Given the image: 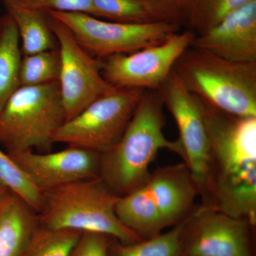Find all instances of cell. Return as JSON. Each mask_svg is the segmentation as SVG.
I'll return each instance as SVG.
<instances>
[{"label":"cell","mask_w":256,"mask_h":256,"mask_svg":"<svg viewBox=\"0 0 256 256\" xmlns=\"http://www.w3.org/2000/svg\"><path fill=\"white\" fill-rule=\"evenodd\" d=\"M174 70L206 105L234 116L256 117V62H230L190 46Z\"/></svg>","instance_id":"obj_5"},{"label":"cell","mask_w":256,"mask_h":256,"mask_svg":"<svg viewBox=\"0 0 256 256\" xmlns=\"http://www.w3.org/2000/svg\"><path fill=\"white\" fill-rule=\"evenodd\" d=\"M198 188L184 162L160 166L142 186L120 197V220L143 239L162 233L184 220L194 208Z\"/></svg>","instance_id":"obj_3"},{"label":"cell","mask_w":256,"mask_h":256,"mask_svg":"<svg viewBox=\"0 0 256 256\" xmlns=\"http://www.w3.org/2000/svg\"><path fill=\"white\" fill-rule=\"evenodd\" d=\"M146 5L162 22L182 26L180 0H138Z\"/></svg>","instance_id":"obj_26"},{"label":"cell","mask_w":256,"mask_h":256,"mask_svg":"<svg viewBox=\"0 0 256 256\" xmlns=\"http://www.w3.org/2000/svg\"><path fill=\"white\" fill-rule=\"evenodd\" d=\"M0 182L14 192L37 213L41 210L42 193L8 153L0 149Z\"/></svg>","instance_id":"obj_23"},{"label":"cell","mask_w":256,"mask_h":256,"mask_svg":"<svg viewBox=\"0 0 256 256\" xmlns=\"http://www.w3.org/2000/svg\"><path fill=\"white\" fill-rule=\"evenodd\" d=\"M65 122L58 82L18 87L0 112V146L8 154L50 152Z\"/></svg>","instance_id":"obj_6"},{"label":"cell","mask_w":256,"mask_h":256,"mask_svg":"<svg viewBox=\"0 0 256 256\" xmlns=\"http://www.w3.org/2000/svg\"><path fill=\"white\" fill-rule=\"evenodd\" d=\"M9 190H10L8 186H5L4 184L0 182V207H1L4 196H6V193L9 192Z\"/></svg>","instance_id":"obj_27"},{"label":"cell","mask_w":256,"mask_h":256,"mask_svg":"<svg viewBox=\"0 0 256 256\" xmlns=\"http://www.w3.org/2000/svg\"><path fill=\"white\" fill-rule=\"evenodd\" d=\"M252 0H180L182 26L196 35L218 25L227 15Z\"/></svg>","instance_id":"obj_19"},{"label":"cell","mask_w":256,"mask_h":256,"mask_svg":"<svg viewBox=\"0 0 256 256\" xmlns=\"http://www.w3.org/2000/svg\"><path fill=\"white\" fill-rule=\"evenodd\" d=\"M8 154L41 191L100 175L101 154L82 148L68 146L56 152L28 150Z\"/></svg>","instance_id":"obj_13"},{"label":"cell","mask_w":256,"mask_h":256,"mask_svg":"<svg viewBox=\"0 0 256 256\" xmlns=\"http://www.w3.org/2000/svg\"><path fill=\"white\" fill-rule=\"evenodd\" d=\"M158 92L176 122L184 162L188 165L200 196L206 182L208 158L203 102L188 90L174 68Z\"/></svg>","instance_id":"obj_11"},{"label":"cell","mask_w":256,"mask_h":256,"mask_svg":"<svg viewBox=\"0 0 256 256\" xmlns=\"http://www.w3.org/2000/svg\"><path fill=\"white\" fill-rule=\"evenodd\" d=\"M68 26L84 50L98 60L126 54L160 44L180 31L178 24L160 22L130 24L106 22L80 12L46 11Z\"/></svg>","instance_id":"obj_8"},{"label":"cell","mask_w":256,"mask_h":256,"mask_svg":"<svg viewBox=\"0 0 256 256\" xmlns=\"http://www.w3.org/2000/svg\"><path fill=\"white\" fill-rule=\"evenodd\" d=\"M254 228L245 218L195 206L186 218L184 256H254Z\"/></svg>","instance_id":"obj_12"},{"label":"cell","mask_w":256,"mask_h":256,"mask_svg":"<svg viewBox=\"0 0 256 256\" xmlns=\"http://www.w3.org/2000/svg\"><path fill=\"white\" fill-rule=\"evenodd\" d=\"M40 225L50 230L72 229L107 234L122 244L143 240L116 213L120 198L100 178L42 190Z\"/></svg>","instance_id":"obj_4"},{"label":"cell","mask_w":256,"mask_h":256,"mask_svg":"<svg viewBox=\"0 0 256 256\" xmlns=\"http://www.w3.org/2000/svg\"><path fill=\"white\" fill-rule=\"evenodd\" d=\"M82 232L50 230L40 226L21 256H70Z\"/></svg>","instance_id":"obj_21"},{"label":"cell","mask_w":256,"mask_h":256,"mask_svg":"<svg viewBox=\"0 0 256 256\" xmlns=\"http://www.w3.org/2000/svg\"><path fill=\"white\" fill-rule=\"evenodd\" d=\"M195 36L192 30L180 31L160 44L106 57L102 60V76L118 88L158 92Z\"/></svg>","instance_id":"obj_10"},{"label":"cell","mask_w":256,"mask_h":256,"mask_svg":"<svg viewBox=\"0 0 256 256\" xmlns=\"http://www.w3.org/2000/svg\"><path fill=\"white\" fill-rule=\"evenodd\" d=\"M48 24L58 42L60 58V96L66 122L88 106L118 88L102 76V60L94 58L82 48L68 26L47 14Z\"/></svg>","instance_id":"obj_9"},{"label":"cell","mask_w":256,"mask_h":256,"mask_svg":"<svg viewBox=\"0 0 256 256\" xmlns=\"http://www.w3.org/2000/svg\"><path fill=\"white\" fill-rule=\"evenodd\" d=\"M3 2L6 14L16 24L24 56L58 48L45 12L23 8L13 0H3Z\"/></svg>","instance_id":"obj_16"},{"label":"cell","mask_w":256,"mask_h":256,"mask_svg":"<svg viewBox=\"0 0 256 256\" xmlns=\"http://www.w3.org/2000/svg\"><path fill=\"white\" fill-rule=\"evenodd\" d=\"M28 9L62 12H80L94 16L92 0H13Z\"/></svg>","instance_id":"obj_24"},{"label":"cell","mask_w":256,"mask_h":256,"mask_svg":"<svg viewBox=\"0 0 256 256\" xmlns=\"http://www.w3.org/2000/svg\"><path fill=\"white\" fill-rule=\"evenodd\" d=\"M164 108L158 92L144 90L118 143L101 154L99 178L118 196L129 194L148 181L150 165L160 150L173 152L183 160L178 140H169L163 132Z\"/></svg>","instance_id":"obj_2"},{"label":"cell","mask_w":256,"mask_h":256,"mask_svg":"<svg viewBox=\"0 0 256 256\" xmlns=\"http://www.w3.org/2000/svg\"><path fill=\"white\" fill-rule=\"evenodd\" d=\"M40 226L36 210L9 190L0 207V256H21Z\"/></svg>","instance_id":"obj_15"},{"label":"cell","mask_w":256,"mask_h":256,"mask_svg":"<svg viewBox=\"0 0 256 256\" xmlns=\"http://www.w3.org/2000/svg\"><path fill=\"white\" fill-rule=\"evenodd\" d=\"M20 34L13 18L0 16V112L20 86Z\"/></svg>","instance_id":"obj_17"},{"label":"cell","mask_w":256,"mask_h":256,"mask_svg":"<svg viewBox=\"0 0 256 256\" xmlns=\"http://www.w3.org/2000/svg\"><path fill=\"white\" fill-rule=\"evenodd\" d=\"M186 218L165 233L133 244L112 238L108 256H184Z\"/></svg>","instance_id":"obj_18"},{"label":"cell","mask_w":256,"mask_h":256,"mask_svg":"<svg viewBox=\"0 0 256 256\" xmlns=\"http://www.w3.org/2000/svg\"><path fill=\"white\" fill-rule=\"evenodd\" d=\"M60 68L58 47L24 56L20 63V86H34L58 82Z\"/></svg>","instance_id":"obj_22"},{"label":"cell","mask_w":256,"mask_h":256,"mask_svg":"<svg viewBox=\"0 0 256 256\" xmlns=\"http://www.w3.org/2000/svg\"><path fill=\"white\" fill-rule=\"evenodd\" d=\"M94 16L114 22L146 24L161 20L138 0H92Z\"/></svg>","instance_id":"obj_20"},{"label":"cell","mask_w":256,"mask_h":256,"mask_svg":"<svg viewBox=\"0 0 256 256\" xmlns=\"http://www.w3.org/2000/svg\"><path fill=\"white\" fill-rule=\"evenodd\" d=\"M191 46L230 62H256V0L234 10L210 31L196 35Z\"/></svg>","instance_id":"obj_14"},{"label":"cell","mask_w":256,"mask_h":256,"mask_svg":"<svg viewBox=\"0 0 256 256\" xmlns=\"http://www.w3.org/2000/svg\"><path fill=\"white\" fill-rule=\"evenodd\" d=\"M203 106L208 158L202 205L245 218L255 228L256 117Z\"/></svg>","instance_id":"obj_1"},{"label":"cell","mask_w":256,"mask_h":256,"mask_svg":"<svg viewBox=\"0 0 256 256\" xmlns=\"http://www.w3.org/2000/svg\"><path fill=\"white\" fill-rule=\"evenodd\" d=\"M114 237L98 232H82L70 256H108V249Z\"/></svg>","instance_id":"obj_25"},{"label":"cell","mask_w":256,"mask_h":256,"mask_svg":"<svg viewBox=\"0 0 256 256\" xmlns=\"http://www.w3.org/2000/svg\"><path fill=\"white\" fill-rule=\"evenodd\" d=\"M144 90L117 88L99 98L56 132L54 143H64L104 154L118 143Z\"/></svg>","instance_id":"obj_7"}]
</instances>
